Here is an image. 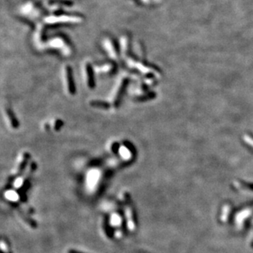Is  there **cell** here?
I'll list each match as a JSON object with an SVG mask.
<instances>
[{"label":"cell","mask_w":253,"mask_h":253,"mask_svg":"<svg viewBox=\"0 0 253 253\" xmlns=\"http://www.w3.org/2000/svg\"><path fill=\"white\" fill-rule=\"evenodd\" d=\"M62 78L65 93L67 96L72 97L76 93V87L74 84L72 68L67 64H65L62 68Z\"/></svg>","instance_id":"6"},{"label":"cell","mask_w":253,"mask_h":253,"mask_svg":"<svg viewBox=\"0 0 253 253\" xmlns=\"http://www.w3.org/2000/svg\"><path fill=\"white\" fill-rule=\"evenodd\" d=\"M133 50H134V53L138 57V58L140 61L144 58V48H143L142 43L139 41H135L133 43Z\"/></svg>","instance_id":"14"},{"label":"cell","mask_w":253,"mask_h":253,"mask_svg":"<svg viewBox=\"0 0 253 253\" xmlns=\"http://www.w3.org/2000/svg\"><path fill=\"white\" fill-rule=\"evenodd\" d=\"M90 105L93 107H98V108H108L110 107V104L108 102L105 103L104 102H102L100 100H93L90 102Z\"/></svg>","instance_id":"16"},{"label":"cell","mask_w":253,"mask_h":253,"mask_svg":"<svg viewBox=\"0 0 253 253\" xmlns=\"http://www.w3.org/2000/svg\"><path fill=\"white\" fill-rule=\"evenodd\" d=\"M2 116L4 117L7 126L12 129V130L17 129L18 126H19V123H18L17 120L16 119L15 115L12 112L11 108L7 105H2Z\"/></svg>","instance_id":"10"},{"label":"cell","mask_w":253,"mask_h":253,"mask_svg":"<svg viewBox=\"0 0 253 253\" xmlns=\"http://www.w3.org/2000/svg\"><path fill=\"white\" fill-rule=\"evenodd\" d=\"M44 30V25L38 23L33 35V43L37 50L40 52L45 51V41L43 39V34Z\"/></svg>","instance_id":"9"},{"label":"cell","mask_w":253,"mask_h":253,"mask_svg":"<svg viewBox=\"0 0 253 253\" xmlns=\"http://www.w3.org/2000/svg\"><path fill=\"white\" fill-rule=\"evenodd\" d=\"M153 1H155V2H161L162 0H153Z\"/></svg>","instance_id":"18"},{"label":"cell","mask_w":253,"mask_h":253,"mask_svg":"<svg viewBox=\"0 0 253 253\" xmlns=\"http://www.w3.org/2000/svg\"><path fill=\"white\" fill-rule=\"evenodd\" d=\"M125 61L130 69L136 70L139 73L145 76V77H154L156 80L161 77V73L158 70L151 66L147 65L143 61L136 60L131 57H128Z\"/></svg>","instance_id":"2"},{"label":"cell","mask_w":253,"mask_h":253,"mask_svg":"<svg viewBox=\"0 0 253 253\" xmlns=\"http://www.w3.org/2000/svg\"><path fill=\"white\" fill-rule=\"evenodd\" d=\"M102 47L112 60L117 62H119L120 55L118 52L119 49L117 48V44L115 43L112 38H111L110 36L104 37L102 40Z\"/></svg>","instance_id":"8"},{"label":"cell","mask_w":253,"mask_h":253,"mask_svg":"<svg viewBox=\"0 0 253 253\" xmlns=\"http://www.w3.org/2000/svg\"><path fill=\"white\" fill-rule=\"evenodd\" d=\"M126 207L129 227H130V229L134 230L136 228V217H135V213H134L132 201H130V197L129 195L126 196Z\"/></svg>","instance_id":"11"},{"label":"cell","mask_w":253,"mask_h":253,"mask_svg":"<svg viewBox=\"0 0 253 253\" xmlns=\"http://www.w3.org/2000/svg\"><path fill=\"white\" fill-rule=\"evenodd\" d=\"M48 124H49V127L52 128L55 131H58L63 126L62 121L59 118H52Z\"/></svg>","instance_id":"15"},{"label":"cell","mask_w":253,"mask_h":253,"mask_svg":"<svg viewBox=\"0 0 253 253\" xmlns=\"http://www.w3.org/2000/svg\"><path fill=\"white\" fill-rule=\"evenodd\" d=\"M68 253H84V252H82V251H76V250H74V249H72V250H70V251H68Z\"/></svg>","instance_id":"17"},{"label":"cell","mask_w":253,"mask_h":253,"mask_svg":"<svg viewBox=\"0 0 253 253\" xmlns=\"http://www.w3.org/2000/svg\"><path fill=\"white\" fill-rule=\"evenodd\" d=\"M18 13L22 17L31 22H36L43 16L41 7L32 1H27L21 5L18 8Z\"/></svg>","instance_id":"3"},{"label":"cell","mask_w":253,"mask_h":253,"mask_svg":"<svg viewBox=\"0 0 253 253\" xmlns=\"http://www.w3.org/2000/svg\"><path fill=\"white\" fill-rule=\"evenodd\" d=\"M128 83V76L126 75H121L119 76V78L117 79L116 83H115L114 86L111 90L110 93L108 95V103L110 104L111 107L117 108L119 106L120 100H121V94L123 93V90L125 89V87Z\"/></svg>","instance_id":"4"},{"label":"cell","mask_w":253,"mask_h":253,"mask_svg":"<svg viewBox=\"0 0 253 253\" xmlns=\"http://www.w3.org/2000/svg\"><path fill=\"white\" fill-rule=\"evenodd\" d=\"M81 71H82V79L84 87L88 89H93L95 85L94 79H93L94 72H93V66L91 65L89 61H84L82 63Z\"/></svg>","instance_id":"7"},{"label":"cell","mask_w":253,"mask_h":253,"mask_svg":"<svg viewBox=\"0 0 253 253\" xmlns=\"http://www.w3.org/2000/svg\"><path fill=\"white\" fill-rule=\"evenodd\" d=\"M93 72L97 75H108L112 74L116 69V66L113 62H107L101 65H95L93 67Z\"/></svg>","instance_id":"13"},{"label":"cell","mask_w":253,"mask_h":253,"mask_svg":"<svg viewBox=\"0 0 253 253\" xmlns=\"http://www.w3.org/2000/svg\"><path fill=\"white\" fill-rule=\"evenodd\" d=\"M47 49L57 50L62 56L67 58H69L73 55V48L71 43L62 35L52 37L45 41V50Z\"/></svg>","instance_id":"1"},{"label":"cell","mask_w":253,"mask_h":253,"mask_svg":"<svg viewBox=\"0 0 253 253\" xmlns=\"http://www.w3.org/2000/svg\"><path fill=\"white\" fill-rule=\"evenodd\" d=\"M130 38L128 35H122L119 39V51L120 55L123 59L126 60L128 57H130L129 52L130 51Z\"/></svg>","instance_id":"12"},{"label":"cell","mask_w":253,"mask_h":253,"mask_svg":"<svg viewBox=\"0 0 253 253\" xmlns=\"http://www.w3.org/2000/svg\"><path fill=\"white\" fill-rule=\"evenodd\" d=\"M84 22V17L80 15H50L43 19V23L46 25L57 24H80Z\"/></svg>","instance_id":"5"}]
</instances>
